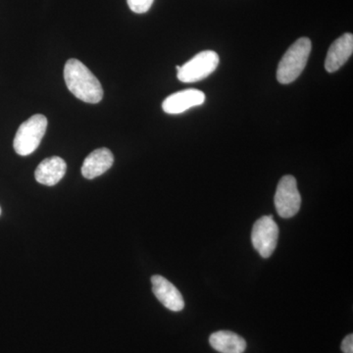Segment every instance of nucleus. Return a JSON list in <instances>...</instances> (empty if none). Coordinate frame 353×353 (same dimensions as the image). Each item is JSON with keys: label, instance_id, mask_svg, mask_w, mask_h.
Masks as SVG:
<instances>
[{"label": "nucleus", "instance_id": "nucleus-1", "mask_svg": "<svg viewBox=\"0 0 353 353\" xmlns=\"http://www.w3.org/2000/svg\"><path fill=\"white\" fill-rule=\"evenodd\" d=\"M64 80L71 94L87 103H99L103 97V88L99 79L82 62L70 59L65 64Z\"/></svg>", "mask_w": 353, "mask_h": 353}, {"label": "nucleus", "instance_id": "nucleus-2", "mask_svg": "<svg viewBox=\"0 0 353 353\" xmlns=\"http://www.w3.org/2000/svg\"><path fill=\"white\" fill-rule=\"evenodd\" d=\"M312 43L308 38H301L285 53L277 70V80L282 85L294 82L307 64Z\"/></svg>", "mask_w": 353, "mask_h": 353}, {"label": "nucleus", "instance_id": "nucleus-3", "mask_svg": "<svg viewBox=\"0 0 353 353\" xmlns=\"http://www.w3.org/2000/svg\"><path fill=\"white\" fill-rule=\"evenodd\" d=\"M48 121L41 114L32 116L18 129L14 139V150L21 157H28L36 152L48 129Z\"/></svg>", "mask_w": 353, "mask_h": 353}, {"label": "nucleus", "instance_id": "nucleus-4", "mask_svg": "<svg viewBox=\"0 0 353 353\" xmlns=\"http://www.w3.org/2000/svg\"><path fill=\"white\" fill-rule=\"evenodd\" d=\"M219 57L212 50L201 51L181 66L176 77L183 83H196L210 76L217 69Z\"/></svg>", "mask_w": 353, "mask_h": 353}, {"label": "nucleus", "instance_id": "nucleus-5", "mask_svg": "<svg viewBox=\"0 0 353 353\" xmlns=\"http://www.w3.org/2000/svg\"><path fill=\"white\" fill-rule=\"evenodd\" d=\"M274 201L281 217L289 219L299 213L301 205V196L294 176L288 175L281 179Z\"/></svg>", "mask_w": 353, "mask_h": 353}, {"label": "nucleus", "instance_id": "nucleus-6", "mask_svg": "<svg viewBox=\"0 0 353 353\" xmlns=\"http://www.w3.org/2000/svg\"><path fill=\"white\" fill-rule=\"evenodd\" d=\"M279 239V227L273 216H263L253 225L252 241L263 259H269L275 252Z\"/></svg>", "mask_w": 353, "mask_h": 353}, {"label": "nucleus", "instance_id": "nucleus-7", "mask_svg": "<svg viewBox=\"0 0 353 353\" xmlns=\"http://www.w3.org/2000/svg\"><path fill=\"white\" fill-rule=\"evenodd\" d=\"M205 101V94L201 90L189 88L169 95L162 103L164 112L181 114L189 109L201 105Z\"/></svg>", "mask_w": 353, "mask_h": 353}, {"label": "nucleus", "instance_id": "nucleus-8", "mask_svg": "<svg viewBox=\"0 0 353 353\" xmlns=\"http://www.w3.org/2000/svg\"><path fill=\"white\" fill-rule=\"evenodd\" d=\"M152 283L153 294L165 307L174 312L183 310L185 301L180 290L175 285L160 275L152 276Z\"/></svg>", "mask_w": 353, "mask_h": 353}, {"label": "nucleus", "instance_id": "nucleus-9", "mask_svg": "<svg viewBox=\"0 0 353 353\" xmlns=\"http://www.w3.org/2000/svg\"><path fill=\"white\" fill-rule=\"evenodd\" d=\"M353 52V34L350 32L343 34L330 46L328 54L325 60V68L329 73L338 71L352 57Z\"/></svg>", "mask_w": 353, "mask_h": 353}, {"label": "nucleus", "instance_id": "nucleus-10", "mask_svg": "<svg viewBox=\"0 0 353 353\" xmlns=\"http://www.w3.org/2000/svg\"><path fill=\"white\" fill-rule=\"evenodd\" d=\"M66 162L62 158L58 157L46 158L39 165L34 172V178L37 182L41 185L52 187L62 180L66 174Z\"/></svg>", "mask_w": 353, "mask_h": 353}, {"label": "nucleus", "instance_id": "nucleus-11", "mask_svg": "<svg viewBox=\"0 0 353 353\" xmlns=\"http://www.w3.org/2000/svg\"><path fill=\"white\" fill-rule=\"evenodd\" d=\"M114 157L108 148H99L90 153L82 166V174L88 180L103 175L112 167Z\"/></svg>", "mask_w": 353, "mask_h": 353}, {"label": "nucleus", "instance_id": "nucleus-12", "mask_svg": "<svg viewBox=\"0 0 353 353\" xmlns=\"http://www.w3.org/2000/svg\"><path fill=\"white\" fill-rule=\"evenodd\" d=\"M209 343L221 353H243L246 348L243 338L230 331L216 332L211 334Z\"/></svg>", "mask_w": 353, "mask_h": 353}, {"label": "nucleus", "instance_id": "nucleus-13", "mask_svg": "<svg viewBox=\"0 0 353 353\" xmlns=\"http://www.w3.org/2000/svg\"><path fill=\"white\" fill-rule=\"evenodd\" d=\"M154 0H127L128 6L132 12L143 14L150 10Z\"/></svg>", "mask_w": 353, "mask_h": 353}, {"label": "nucleus", "instance_id": "nucleus-14", "mask_svg": "<svg viewBox=\"0 0 353 353\" xmlns=\"http://www.w3.org/2000/svg\"><path fill=\"white\" fill-rule=\"evenodd\" d=\"M343 353H353V334H350L345 336L341 345Z\"/></svg>", "mask_w": 353, "mask_h": 353}, {"label": "nucleus", "instance_id": "nucleus-15", "mask_svg": "<svg viewBox=\"0 0 353 353\" xmlns=\"http://www.w3.org/2000/svg\"><path fill=\"white\" fill-rule=\"evenodd\" d=\"M176 69L178 70V71H179V70L181 69V66H176Z\"/></svg>", "mask_w": 353, "mask_h": 353}, {"label": "nucleus", "instance_id": "nucleus-16", "mask_svg": "<svg viewBox=\"0 0 353 353\" xmlns=\"http://www.w3.org/2000/svg\"><path fill=\"white\" fill-rule=\"evenodd\" d=\"M0 214H1V208H0Z\"/></svg>", "mask_w": 353, "mask_h": 353}]
</instances>
